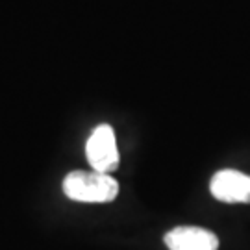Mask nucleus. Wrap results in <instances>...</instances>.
<instances>
[{
	"label": "nucleus",
	"instance_id": "f257e3e1",
	"mask_svg": "<svg viewBox=\"0 0 250 250\" xmlns=\"http://www.w3.org/2000/svg\"><path fill=\"white\" fill-rule=\"evenodd\" d=\"M63 193L74 202L106 204L119 195V182L111 174L99 170H72L63 178Z\"/></svg>",
	"mask_w": 250,
	"mask_h": 250
},
{
	"label": "nucleus",
	"instance_id": "f03ea898",
	"mask_svg": "<svg viewBox=\"0 0 250 250\" xmlns=\"http://www.w3.org/2000/svg\"><path fill=\"white\" fill-rule=\"evenodd\" d=\"M85 156L93 167L99 172H113L119 167V148H117L115 132L109 125H99L91 132L87 145H85Z\"/></svg>",
	"mask_w": 250,
	"mask_h": 250
},
{
	"label": "nucleus",
	"instance_id": "7ed1b4c3",
	"mask_svg": "<svg viewBox=\"0 0 250 250\" xmlns=\"http://www.w3.org/2000/svg\"><path fill=\"white\" fill-rule=\"evenodd\" d=\"M209 191L219 202L250 204V174L235 169L219 170L209 182Z\"/></svg>",
	"mask_w": 250,
	"mask_h": 250
},
{
	"label": "nucleus",
	"instance_id": "20e7f679",
	"mask_svg": "<svg viewBox=\"0 0 250 250\" xmlns=\"http://www.w3.org/2000/svg\"><path fill=\"white\" fill-rule=\"evenodd\" d=\"M163 241L169 250H217L219 237L200 226H176L165 233Z\"/></svg>",
	"mask_w": 250,
	"mask_h": 250
}]
</instances>
